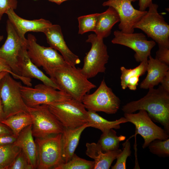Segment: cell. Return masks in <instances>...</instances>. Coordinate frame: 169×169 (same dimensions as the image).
Segmentation results:
<instances>
[{
	"label": "cell",
	"mask_w": 169,
	"mask_h": 169,
	"mask_svg": "<svg viewBox=\"0 0 169 169\" xmlns=\"http://www.w3.org/2000/svg\"><path fill=\"white\" fill-rule=\"evenodd\" d=\"M147 111L153 121L161 124L169 134V92L160 85L149 89L140 99L129 102L122 107L124 113H133L140 110Z\"/></svg>",
	"instance_id": "obj_1"
},
{
	"label": "cell",
	"mask_w": 169,
	"mask_h": 169,
	"mask_svg": "<svg viewBox=\"0 0 169 169\" xmlns=\"http://www.w3.org/2000/svg\"><path fill=\"white\" fill-rule=\"evenodd\" d=\"M51 79L57 85L59 90L81 102L87 93L96 87L82 73L81 69L68 64L57 69Z\"/></svg>",
	"instance_id": "obj_2"
},
{
	"label": "cell",
	"mask_w": 169,
	"mask_h": 169,
	"mask_svg": "<svg viewBox=\"0 0 169 169\" xmlns=\"http://www.w3.org/2000/svg\"><path fill=\"white\" fill-rule=\"evenodd\" d=\"M33 34H28L26 40L28 55L37 67H42L51 78L58 68L67 64L57 51L49 47L41 46Z\"/></svg>",
	"instance_id": "obj_3"
},
{
	"label": "cell",
	"mask_w": 169,
	"mask_h": 169,
	"mask_svg": "<svg viewBox=\"0 0 169 169\" xmlns=\"http://www.w3.org/2000/svg\"><path fill=\"white\" fill-rule=\"evenodd\" d=\"M158 8L157 4L152 3L134 28L142 30L156 42L159 47L169 48V25L158 13Z\"/></svg>",
	"instance_id": "obj_4"
},
{
	"label": "cell",
	"mask_w": 169,
	"mask_h": 169,
	"mask_svg": "<svg viewBox=\"0 0 169 169\" xmlns=\"http://www.w3.org/2000/svg\"><path fill=\"white\" fill-rule=\"evenodd\" d=\"M48 105L65 128H74L88 122V111L82 102L72 98Z\"/></svg>",
	"instance_id": "obj_5"
},
{
	"label": "cell",
	"mask_w": 169,
	"mask_h": 169,
	"mask_svg": "<svg viewBox=\"0 0 169 169\" xmlns=\"http://www.w3.org/2000/svg\"><path fill=\"white\" fill-rule=\"evenodd\" d=\"M8 73L0 80V99L5 119L22 112L29 113L22 97V84Z\"/></svg>",
	"instance_id": "obj_6"
},
{
	"label": "cell",
	"mask_w": 169,
	"mask_h": 169,
	"mask_svg": "<svg viewBox=\"0 0 169 169\" xmlns=\"http://www.w3.org/2000/svg\"><path fill=\"white\" fill-rule=\"evenodd\" d=\"M28 111L32 119V135L35 138L63 133L64 127L50 111L48 105L28 107Z\"/></svg>",
	"instance_id": "obj_7"
},
{
	"label": "cell",
	"mask_w": 169,
	"mask_h": 169,
	"mask_svg": "<svg viewBox=\"0 0 169 169\" xmlns=\"http://www.w3.org/2000/svg\"><path fill=\"white\" fill-rule=\"evenodd\" d=\"M86 42L90 43L91 47L84 57L83 66L81 69L82 73L89 79L99 73L105 72V65L108 62L109 55L103 39L98 38L95 34L89 35Z\"/></svg>",
	"instance_id": "obj_8"
},
{
	"label": "cell",
	"mask_w": 169,
	"mask_h": 169,
	"mask_svg": "<svg viewBox=\"0 0 169 169\" xmlns=\"http://www.w3.org/2000/svg\"><path fill=\"white\" fill-rule=\"evenodd\" d=\"M82 102L88 111H101L109 114L116 113L120 105V99L107 86L104 79L94 93L84 96Z\"/></svg>",
	"instance_id": "obj_9"
},
{
	"label": "cell",
	"mask_w": 169,
	"mask_h": 169,
	"mask_svg": "<svg viewBox=\"0 0 169 169\" xmlns=\"http://www.w3.org/2000/svg\"><path fill=\"white\" fill-rule=\"evenodd\" d=\"M21 92L23 100L28 107L49 105L72 98L64 91L44 84H38L34 88L22 85Z\"/></svg>",
	"instance_id": "obj_10"
},
{
	"label": "cell",
	"mask_w": 169,
	"mask_h": 169,
	"mask_svg": "<svg viewBox=\"0 0 169 169\" xmlns=\"http://www.w3.org/2000/svg\"><path fill=\"white\" fill-rule=\"evenodd\" d=\"M62 133L36 138L38 157L37 169H54L62 163Z\"/></svg>",
	"instance_id": "obj_11"
},
{
	"label": "cell",
	"mask_w": 169,
	"mask_h": 169,
	"mask_svg": "<svg viewBox=\"0 0 169 169\" xmlns=\"http://www.w3.org/2000/svg\"><path fill=\"white\" fill-rule=\"evenodd\" d=\"M124 116L128 122L135 125L136 135L139 134L143 138L144 141L142 146L143 149L155 139L166 140L169 138V134L154 123L144 110H140L136 113H124Z\"/></svg>",
	"instance_id": "obj_12"
},
{
	"label": "cell",
	"mask_w": 169,
	"mask_h": 169,
	"mask_svg": "<svg viewBox=\"0 0 169 169\" xmlns=\"http://www.w3.org/2000/svg\"><path fill=\"white\" fill-rule=\"evenodd\" d=\"M114 37L111 40L113 44L127 47L135 52L134 57L138 62L148 60L152 49L156 44L155 41L148 40L142 33H126L116 30L114 32Z\"/></svg>",
	"instance_id": "obj_13"
},
{
	"label": "cell",
	"mask_w": 169,
	"mask_h": 169,
	"mask_svg": "<svg viewBox=\"0 0 169 169\" xmlns=\"http://www.w3.org/2000/svg\"><path fill=\"white\" fill-rule=\"evenodd\" d=\"M6 30L7 38L0 47V60L8 66L13 73L20 75L18 66V57L21 51L26 44V41L21 38L8 19Z\"/></svg>",
	"instance_id": "obj_14"
},
{
	"label": "cell",
	"mask_w": 169,
	"mask_h": 169,
	"mask_svg": "<svg viewBox=\"0 0 169 169\" xmlns=\"http://www.w3.org/2000/svg\"><path fill=\"white\" fill-rule=\"evenodd\" d=\"M138 0H108L102 4L104 7H111L117 12L120 18L118 28L120 31L126 33H133L134 27L147 11L135 8L132 2Z\"/></svg>",
	"instance_id": "obj_15"
},
{
	"label": "cell",
	"mask_w": 169,
	"mask_h": 169,
	"mask_svg": "<svg viewBox=\"0 0 169 169\" xmlns=\"http://www.w3.org/2000/svg\"><path fill=\"white\" fill-rule=\"evenodd\" d=\"M43 33L50 47L59 51L68 64L75 67L80 63L81 61L79 56L74 54L67 45L60 25L52 24Z\"/></svg>",
	"instance_id": "obj_16"
},
{
	"label": "cell",
	"mask_w": 169,
	"mask_h": 169,
	"mask_svg": "<svg viewBox=\"0 0 169 169\" xmlns=\"http://www.w3.org/2000/svg\"><path fill=\"white\" fill-rule=\"evenodd\" d=\"M6 14L19 37L24 41L27 40L25 36L26 33L30 32L43 33L47 28L52 24L49 21L44 18L33 20L23 18L11 8L8 9Z\"/></svg>",
	"instance_id": "obj_17"
},
{
	"label": "cell",
	"mask_w": 169,
	"mask_h": 169,
	"mask_svg": "<svg viewBox=\"0 0 169 169\" xmlns=\"http://www.w3.org/2000/svg\"><path fill=\"white\" fill-rule=\"evenodd\" d=\"M18 66L21 76L37 79L43 84L59 90L58 86L51 79L47 76L31 61L28 54L26 44L20 52L18 57Z\"/></svg>",
	"instance_id": "obj_18"
},
{
	"label": "cell",
	"mask_w": 169,
	"mask_h": 169,
	"mask_svg": "<svg viewBox=\"0 0 169 169\" xmlns=\"http://www.w3.org/2000/svg\"><path fill=\"white\" fill-rule=\"evenodd\" d=\"M32 125L21 131L14 144L20 148L27 156L33 169H37L38 164L37 146L32 135Z\"/></svg>",
	"instance_id": "obj_19"
},
{
	"label": "cell",
	"mask_w": 169,
	"mask_h": 169,
	"mask_svg": "<svg viewBox=\"0 0 169 169\" xmlns=\"http://www.w3.org/2000/svg\"><path fill=\"white\" fill-rule=\"evenodd\" d=\"M87 127L88 123L74 128H64L61 138L62 163H66L71 159L74 154L82 132Z\"/></svg>",
	"instance_id": "obj_20"
},
{
	"label": "cell",
	"mask_w": 169,
	"mask_h": 169,
	"mask_svg": "<svg viewBox=\"0 0 169 169\" xmlns=\"http://www.w3.org/2000/svg\"><path fill=\"white\" fill-rule=\"evenodd\" d=\"M148 58L147 74L140 85L141 89H149L158 85L169 70V65L153 58L151 55Z\"/></svg>",
	"instance_id": "obj_21"
},
{
	"label": "cell",
	"mask_w": 169,
	"mask_h": 169,
	"mask_svg": "<svg viewBox=\"0 0 169 169\" xmlns=\"http://www.w3.org/2000/svg\"><path fill=\"white\" fill-rule=\"evenodd\" d=\"M86 155L94 160L93 169H109L121 150L117 149L103 152L99 145L95 143H87Z\"/></svg>",
	"instance_id": "obj_22"
},
{
	"label": "cell",
	"mask_w": 169,
	"mask_h": 169,
	"mask_svg": "<svg viewBox=\"0 0 169 169\" xmlns=\"http://www.w3.org/2000/svg\"><path fill=\"white\" fill-rule=\"evenodd\" d=\"M119 22L120 18L116 11L113 8L109 7L105 12L99 13L94 32L98 38L104 39L110 34L113 26Z\"/></svg>",
	"instance_id": "obj_23"
},
{
	"label": "cell",
	"mask_w": 169,
	"mask_h": 169,
	"mask_svg": "<svg viewBox=\"0 0 169 169\" xmlns=\"http://www.w3.org/2000/svg\"><path fill=\"white\" fill-rule=\"evenodd\" d=\"M147 61L148 60L142 61L138 66L132 69H127L124 66L120 67V84L122 89L128 88L131 90H136L139 77L146 72Z\"/></svg>",
	"instance_id": "obj_24"
},
{
	"label": "cell",
	"mask_w": 169,
	"mask_h": 169,
	"mask_svg": "<svg viewBox=\"0 0 169 169\" xmlns=\"http://www.w3.org/2000/svg\"><path fill=\"white\" fill-rule=\"evenodd\" d=\"M88 115V124L89 127H92L100 130L102 133L111 129H118L120 128V125L127 122L125 117H121L114 121H109L98 115L96 112L87 111Z\"/></svg>",
	"instance_id": "obj_25"
},
{
	"label": "cell",
	"mask_w": 169,
	"mask_h": 169,
	"mask_svg": "<svg viewBox=\"0 0 169 169\" xmlns=\"http://www.w3.org/2000/svg\"><path fill=\"white\" fill-rule=\"evenodd\" d=\"M1 123L9 128L13 134L18 137L24 128L32 124L31 117L29 113L22 112L9 117Z\"/></svg>",
	"instance_id": "obj_26"
},
{
	"label": "cell",
	"mask_w": 169,
	"mask_h": 169,
	"mask_svg": "<svg viewBox=\"0 0 169 169\" xmlns=\"http://www.w3.org/2000/svg\"><path fill=\"white\" fill-rule=\"evenodd\" d=\"M126 137L118 136L116 131L111 129L102 133L97 143L102 151L106 152L119 149L120 142L124 141Z\"/></svg>",
	"instance_id": "obj_27"
},
{
	"label": "cell",
	"mask_w": 169,
	"mask_h": 169,
	"mask_svg": "<svg viewBox=\"0 0 169 169\" xmlns=\"http://www.w3.org/2000/svg\"><path fill=\"white\" fill-rule=\"evenodd\" d=\"M21 150L14 144L0 146V169H7Z\"/></svg>",
	"instance_id": "obj_28"
},
{
	"label": "cell",
	"mask_w": 169,
	"mask_h": 169,
	"mask_svg": "<svg viewBox=\"0 0 169 169\" xmlns=\"http://www.w3.org/2000/svg\"><path fill=\"white\" fill-rule=\"evenodd\" d=\"M94 161H90L81 158L75 153L71 159L66 163H61L54 169H93Z\"/></svg>",
	"instance_id": "obj_29"
},
{
	"label": "cell",
	"mask_w": 169,
	"mask_h": 169,
	"mask_svg": "<svg viewBox=\"0 0 169 169\" xmlns=\"http://www.w3.org/2000/svg\"><path fill=\"white\" fill-rule=\"evenodd\" d=\"M99 13H95L79 17L78 34H83L89 32H94Z\"/></svg>",
	"instance_id": "obj_30"
},
{
	"label": "cell",
	"mask_w": 169,
	"mask_h": 169,
	"mask_svg": "<svg viewBox=\"0 0 169 169\" xmlns=\"http://www.w3.org/2000/svg\"><path fill=\"white\" fill-rule=\"evenodd\" d=\"M150 151L160 157L169 156V139L166 140L156 139L151 141L148 146Z\"/></svg>",
	"instance_id": "obj_31"
},
{
	"label": "cell",
	"mask_w": 169,
	"mask_h": 169,
	"mask_svg": "<svg viewBox=\"0 0 169 169\" xmlns=\"http://www.w3.org/2000/svg\"><path fill=\"white\" fill-rule=\"evenodd\" d=\"M123 149L117 156L115 164L111 167L112 169H125L126 161L128 157L131 155L130 142L129 140L122 144Z\"/></svg>",
	"instance_id": "obj_32"
},
{
	"label": "cell",
	"mask_w": 169,
	"mask_h": 169,
	"mask_svg": "<svg viewBox=\"0 0 169 169\" xmlns=\"http://www.w3.org/2000/svg\"><path fill=\"white\" fill-rule=\"evenodd\" d=\"M7 169H33L28 159L22 150L18 154Z\"/></svg>",
	"instance_id": "obj_33"
},
{
	"label": "cell",
	"mask_w": 169,
	"mask_h": 169,
	"mask_svg": "<svg viewBox=\"0 0 169 169\" xmlns=\"http://www.w3.org/2000/svg\"><path fill=\"white\" fill-rule=\"evenodd\" d=\"M3 72H6L9 73L13 78L21 80L26 86H32L31 79L24 77L14 73L8 66L0 60V73Z\"/></svg>",
	"instance_id": "obj_34"
},
{
	"label": "cell",
	"mask_w": 169,
	"mask_h": 169,
	"mask_svg": "<svg viewBox=\"0 0 169 169\" xmlns=\"http://www.w3.org/2000/svg\"><path fill=\"white\" fill-rule=\"evenodd\" d=\"M18 6L17 0H0V21L3 14L9 9L15 10Z\"/></svg>",
	"instance_id": "obj_35"
},
{
	"label": "cell",
	"mask_w": 169,
	"mask_h": 169,
	"mask_svg": "<svg viewBox=\"0 0 169 169\" xmlns=\"http://www.w3.org/2000/svg\"><path fill=\"white\" fill-rule=\"evenodd\" d=\"M155 59L167 65H169V48L159 47L156 52Z\"/></svg>",
	"instance_id": "obj_36"
},
{
	"label": "cell",
	"mask_w": 169,
	"mask_h": 169,
	"mask_svg": "<svg viewBox=\"0 0 169 169\" xmlns=\"http://www.w3.org/2000/svg\"><path fill=\"white\" fill-rule=\"evenodd\" d=\"M17 137L13 134L0 135V146L14 144Z\"/></svg>",
	"instance_id": "obj_37"
},
{
	"label": "cell",
	"mask_w": 169,
	"mask_h": 169,
	"mask_svg": "<svg viewBox=\"0 0 169 169\" xmlns=\"http://www.w3.org/2000/svg\"><path fill=\"white\" fill-rule=\"evenodd\" d=\"M153 0H139V10L146 11V9L153 3Z\"/></svg>",
	"instance_id": "obj_38"
},
{
	"label": "cell",
	"mask_w": 169,
	"mask_h": 169,
	"mask_svg": "<svg viewBox=\"0 0 169 169\" xmlns=\"http://www.w3.org/2000/svg\"><path fill=\"white\" fill-rule=\"evenodd\" d=\"M160 83L161 86L166 91L169 92V70L161 80Z\"/></svg>",
	"instance_id": "obj_39"
},
{
	"label": "cell",
	"mask_w": 169,
	"mask_h": 169,
	"mask_svg": "<svg viewBox=\"0 0 169 169\" xmlns=\"http://www.w3.org/2000/svg\"><path fill=\"white\" fill-rule=\"evenodd\" d=\"M13 134L11 129L7 126L0 122V135Z\"/></svg>",
	"instance_id": "obj_40"
},
{
	"label": "cell",
	"mask_w": 169,
	"mask_h": 169,
	"mask_svg": "<svg viewBox=\"0 0 169 169\" xmlns=\"http://www.w3.org/2000/svg\"><path fill=\"white\" fill-rule=\"evenodd\" d=\"M8 73L6 72H3L0 73V80ZM4 116L3 110V106L1 101L0 99V122L4 119Z\"/></svg>",
	"instance_id": "obj_41"
},
{
	"label": "cell",
	"mask_w": 169,
	"mask_h": 169,
	"mask_svg": "<svg viewBox=\"0 0 169 169\" xmlns=\"http://www.w3.org/2000/svg\"><path fill=\"white\" fill-rule=\"evenodd\" d=\"M34 1H37L38 0H33ZM49 1L55 3L58 5H60L63 2L69 0H48Z\"/></svg>",
	"instance_id": "obj_42"
},
{
	"label": "cell",
	"mask_w": 169,
	"mask_h": 169,
	"mask_svg": "<svg viewBox=\"0 0 169 169\" xmlns=\"http://www.w3.org/2000/svg\"><path fill=\"white\" fill-rule=\"evenodd\" d=\"M3 38V36L2 35H0V42L1 41Z\"/></svg>",
	"instance_id": "obj_43"
},
{
	"label": "cell",
	"mask_w": 169,
	"mask_h": 169,
	"mask_svg": "<svg viewBox=\"0 0 169 169\" xmlns=\"http://www.w3.org/2000/svg\"></svg>",
	"instance_id": "obj_44"
}]
</instances>
